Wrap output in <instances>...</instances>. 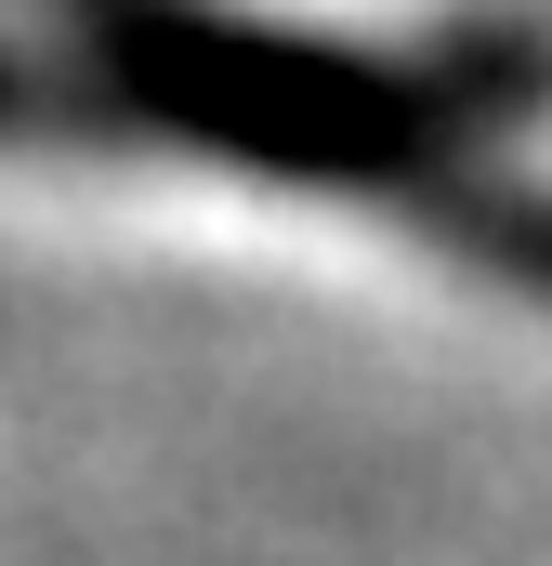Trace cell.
I'll return each instance as SVG.
<instances>
[{
    "label": "cell",
    "mask_w": 552,
    "mask_h": 566,
    "mask_svg": "<svg viewBox=\"0 0 552 566\" xmlns=\"http://www.w3.org/2000/svg\"><path fill=\"white\" fill-rule=\"evenodd\" d=\"M53 27L66 40L0 27V145H145L329 185L552 303V185L500 158V133L552 106V27L474 13L447 40H329L237 0H53Z\"/></svg>",
    "instance_id": "cell-1"
}]
</instances>
